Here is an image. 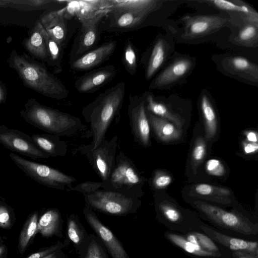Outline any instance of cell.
<instances>
[{"label": "cell", "instance_id": "1", "mask_svg": "<svg viewBox=\"0 0 258 258\" xmlns=\"http://www.w3.org/2000/svg\"><path fill=\"white\" fill-rule=\"evenodd\" d=\"M7 62L24 85L47 97L61 100L69 91L61 82L50 73L46 66L25 53L19 54L13 49Z\"/></svg>", "mask_w": 258, "mask_h": 258}, {"label": "cell", "instance_id": "2", "mask_svg": "<svg viewBox=\"0 0 258 258\" xmlns=\"http://www.w3.org/2000/svg\"><path fill=\"white\" fill-rule=\"evenodd\" d=\"M123 82L105 90L82 110V115L90 124L93 140L86 147L93 150L105 139V134L115 116L119 112L125 95Z\"/></svg>", "mask_w": 258, "mask_h": 258}, {"label": "cell", "instance_id": "3", "mask_svg": "<svg viewBox=\"0 0 258 258\" xmlns=\"http://www.w3.org/2000/svg\"><path fill=\"white\" fill-rule=\"evenodd\" d=\"M20 114L31 125L59 137L74 136L85 127L79 118L44 105L33 98L27 100Z\"/></svg>", "mask_w": 258, "mask_h": 258}, {"label": "cell", "instance_id": "4", "mask_svg": "<svg viewBox=\"0 0 258 258\" xmlns=\"http://www.w3.org/2000/svg\"><path fill=\"white\" fill-rule=\"evenodd\" d=\"M192 205L198 210L203 218L212 225L231 236L241 238H257L258 224L235 212H228L208 203L196 201Z\"/></svg>", "mask_w": 258, "mask_h": 258}, {"label": "cell", "instance_id": "5", "mask_svg": "<svg viewBox=\"0 0 258 258\" xmlns=\"http://www.w3.org/2000/svg\"><path fill=\"white\" fill-rule=\"evenodd\" d=\"M10 157L26 175L41 184L61 190H71L76 178L46 165L35 162L10 153Z\"/></svg>", "mask_w": 258, "mask_h": 258}, {"label": "cell", "instance_id": "6", "mask_svg": "<svg viewBox=\"0 0 258 258\" xmlns=\"http://www.w3.org/2000/svg\"><path fill=\"white\" fill-rule=\"evenodd\" d=\"M141 181L132 161L120 152L116 156L112 172L107 180L102 181V187L105 190L116 191L133 198V189Z\"/></svg>", "mask_w": 258, "mask_h": 258}, {"label": "cell", "instance_id": "7", "mask_svg": "<svg viewBox=\"0 0 258 258\" xmlns=\"http://www.w3.org/2000/svg\"><path fill=\"white\" fill-rule=\"evenodd\" d=\"M84 197L87 206L107 214L122 216L136 210L133 198L116 191L98 189Z\"/></svg>", "mask_w": 258, "mask_h": 258}, {"label": "cell", "instance_id": "8", "mask_svg": "<svg viewBox=\"0 0 258 258\" xmlns=\"http://www.w3.org/2000/svg\"><path fill=\"white\" fill-rule=\"evenodd\" d=\"M157 219L170 231L186 234L194 231H201L205 224L193 214L186 213L173 203L164 201L157 207Z\"/></svg>", "mask_w": 258, "mask_h": 258}, {"label": "cell", "instance_id": "9", "mask_svg": "<svg viewBox=\"0 0 258 258\" xmlns=\"http://www.w3.org/2000/svg\"><path fill=\"white\" fill-rule=\"evenodd\" d=\"M0 144L33 159H47L50 157L37 146L31 136L5 125H0Z\"/></svg>", "mask_w": 258, "mask_h": 258}, {"label": "cell", "instance_id": "10", "mask_svg": "<svg viewBox=\"0 0 258 258\" xmlns=\"http://www.w3.org/2000/svg\"><path fill=\"white\" fill-rule=\"evenodd\" d=\"M117 140V136H115L110 141L105 139L93 150L85 147L88 160L103 181L108 179L114 168Z\"/></svg>", "mask_w": 258, "mask_h": 258}, {"label": "cell", "instance_id": "11", "mask_svg": "<svg viewBox=\"0 0 258 258\" xmlns=\"http://www.w3.org/2000/svg\"><path fill=\"white\" fill-rule=\"evenodd\" d=\"M83 212L87 222L100 239L111 258H129L119 239L102 223L90 207L85 206Z\"/></svg>", "mask_w": 258, "mask_h": 258}, {"label": "cell", "instance_id": "12", "mask_svg": "<svg viewBox=\"0 0 258 258\" xmlns=\"http://www.w3.org/2000/svg\"><path fill=\"white\" fill-rule=\"evenodd\" d=\"M127 111L132 132L135 139L143 146H148L150 128L145 100L130 96Z\"/></svg>", "mask_w": 258, "mask_h": 258}, {"label": "cell", "instance_id": "13", "mask_svg": "<svg viewBox=\"0 0 258 258\" xmlns=\"http://www.w3.org/2000/svg\"><path fill=\"white\" fill-rule=\"evenodd\" d=\"M182 21L185 24L183 37L186 39H191L223 27L229 20L218 15H198L186 16Z\"/></svg>", "mask_w": 258, "mask_h": 258}, {"label": "cell", "instance_id": "14", "mask_svg": "<svg viewBox=\"0 0 258 258\" xmlns=\"http://www.w3.org/2000/svg\"><path fill=\"white\" fill-rule=\"evenodd\" d=\"M201 231L215 242L231 251H243L258 254L257 241L249 240L224 234L207 224L201 227Z\"/></svg>", "mask_w": 258, "mask_h": 258}, {"label": "cell", "instance_id": "15", "mask_svg": "<svg viewBox=\"0 0 258 258\" xmlns=\"http://www.w3.org/2000/svg\"><path fill=\"white\" fill-rule=\"evenodd\" d=\"M104 15V11H99L81 19L82 27L75 47V56H81L95 44L98 37L99 24Z\"/></svg>", "mask_w": 258, "mask_h": 258}, {"label": "cell", "instance_id": "16", "mask_svg": "<svg viewBox=\"0 0 258 258\" xmlns=\"http://www.w3.org/2000/svg\"><path fill=\"white\" fill-rule=\"evenodd\" d=\"M116 73L113 65L93 70L79 78L75 83V87L82 93L94 92L111 80Z\"/></svg>", "mask_w": 258, "mask_h": 258}, {"label": "cell", "instance_id": "17", "mask_svg": "<svg viewBox=\"0 0 258 258\" xmlns=\"http://www.w3.org/2000/svg\"><path fill=\"white\" fill-rule=\"evenodd\" d=\"M48 36V34L38 20L34 24L29 36L23 40L22 44L30 56L35 59L47 62Z\"/></svg>", "mask_w": 258, "mask_h": 258}, {"label": "cell", "instance_id": "18", "mask_svg": "<svg viewBox=\"0 0 258 258\" xmlns=\"http://www.w3.org/2000/svg\"><path fill=\"white\" fill-rule=\"evenodd\" d=\"M116 44L115 41H109L87 52L72 62L71 68L78 71H85L97 66L113 53Z\"/></svg>", "mask_w": 258, "mask_h": 258}, {"label": "cell", "instance_id": "19", "mask_svg": "<svg viewBox=\"0 0 258 258\" xmlns=\"http://www.w3.org/2000/svg\"><path fill=\"white\" fill-rule=\"evenodd\" d=\"M65 16L66 9L64 8L44 14L39 20L48 35L62 46L68 34Z\"/></svg>", "mask_w": 258, "mask_h": 258}, {"label": "cell", "instance_id": "20", "mask_svg": "<svg viewBox=\"0 0 258 258\" xmlns=\"http://www.w3.org/2000/svg\"><path fill=\"white\" fill-rule=\"evenodd\" d=\"M62 224L63 220L59 211L54 208L48 209L39 217L37 233H40L45 238L54 236L62 238Z\"/></svg>", "mask_w": 258, "mask_h": 258}, {"label": "cell", "instance_id": "21", "mask_svg": "<svg viewBox=\"0 0 258 258\" xmlns=\"http://www.w3.org/2000/svg\"><path fill=\"white\" fill-rule=\"evenodd\" d=\"M165 238L187 254L195 258H225L224 256L209 252L200 245L187 240L183 235L167 231Z\"/></svg>", "mask_w": 258, "mask_h": 258}, {"label": "cell", "instance_id": "22", "mask_svg": "<svg viewBox=\"0 0 258 258\" xmlns=\"http://www.w3.org/2000/svg\"><path fill=\"white\" fill-rule=\"evenodd\" d=\"M191 65V61L187 58L176 60L156 78L151 84V87L163 86L175 82L188 72Z\"/></svg>", "mask_w": 258, "mask_h": 258}, {"label": "cell", "instance_id": "23", "mask_svg": "<svg viewBox=\"0 0 258 258\" xmlns=\"http://www.w3.org/2000/svg\"><path fill=\"white\" fill-rule=\"evenodd\" d=\"M31 137L37 146L49 157L64 156L67 146L59 137L50 134H33Z\"/></svg>", "mask_w": 258, "mask_h": 258}, {"label": "cell", "instance_id": "24", "mask_svg": "<svg viewBox=\"0 0 258 258\" xmlns=\"http://www.w3.org/2000/svg\"><path fill=\"white\" fill-rule=\"evenodd\" d=\"M147 114L150 124L160 140L169 142L180 137L181 132L179 129L168 120L156 116L149 111L147 112Z\"/></svg>", "mask_w": 258, "mask_h": 258}, {"label": "cell", "instance_id": "25", "mask_svg": "<svg viewBox=\"0 0 258 258\" xmlns=\"http://www.w3.org/2000/svg\"><path fill=\"white\" fill-rule=\"evenodd\" d=\"M39 212L35 211L32 212L25 221L20 232L18 249L21 254H23L29 246L33 242V239L37 234V227Z\"/></svg>", "mask_w": 258, "mask_h": 258}, {"label": "cell", "instance_id": "26", "mask_svg": "<svg viewBox=\"0 0 258 258\" xmlns=\"http://www.w3.org/2000/svg\"><path fill=\"white\" fill-rule=\"evenodd\" d=\"M111 8L112 24L117 28H134L142 23L147 16L131 10Z\"/></svg>", "mask_w": 258, "mask_h": 258}, {"label": "cell", "instance_id": "27", "mask_svg": "<svg viewBox=\"0 0 258 258\" xmlns=\"http://www.w3.org/2000/svg\"><path fill=\"white\" fill-rule=\"evenodd\" d=\"M183 235L188 241L200 245L209 252L221 254L225 258H231V251L215 242L203 232L194 231Z\"/></svg>", "mask_w": 258, "mask_h": 258}, {"label": "cell", "instance_id": "28", "mask_svg": "<svg viewBox=\"0 0 258 258\" xmlns=\"http://www.w3.org/2000/svg\"><path fill=\"white\" fill-rule=\"evenodd\" d=\"M89 235L78 216L71 214L67 220V236L77 253L85 243Z\"/></svg>", "mask_w": 258, "mask_h": 258}, {"label": "cell", "instance_id": "29", "mask_svg": "<svg viewBox=\"0 0 258 258\" xmlns=\"http://www.w3.org/2000/svg\"><path fill=\"white\" fill-rule=\"evenodd\" d=\"M113 8L133 11L148 16L156 7L157 1L154 0H117L110 1Z\"/></svg>", "mask_w": 258, "mask_h": 258}, {"label": "cell", "instance_id": "30", "mask_svg": "<svg viewBox=\"0 0 258 258\" xmlns=\"http://www.w3.org/2000/svg\"><path fill=\"white\" fill-rule=\"evenodd\" d=\"M78 253L80 258H108L105 246L99 237L93 233L89 235Z\"/></svg>", "mask_w": 258, "mask_h": 258}, {"label": "cell", "instance_id": "31", "mask_svg": "<svg viewBox=\"0 0 258 258\" xmlns=\"http://www.w3.org/2000/svg\"><path fill=\"white\" fill-rule=\"evenodd\" d=\"M145 101L147 103L146 106L147 111L155 115L173 122L177 128L180 129L182 126V122L179 117L171 111L164 104L156 101L153 96L149 94L147 95Z\"/></svg>", "mask_w": 258, "mask_h": 258}, {"label": "cell", "instance_id": "32", "mask_svg": "<svg viewBox=\"0 0 258 258\" xmlns=\"http://www.w3.org/2000/svg\"><path fill=\"white\" fill-rule=\"evenodd\" d=\"M201 107L205 120L206 137L210 140L217 132V118L214 109L206 95L202 97Z\"/></svg>", "mask_w": 258, "mask_h": 258}, {"label": "cell", "instance_id": "33", "mask_svg": "<svg viewBox=\"0 0 258 258\" xmlns=\"http://www.w3.org/2000/svg\"><path fill=\"white\" fill-rule=\"evenodd\" d=\"M210 2L218 9L241 13L243 16H245L246 20H247L249 22L257 24V13L247 6L236 4L224 0H214L210 1Z\"/></svg>", "mask_w": 258, "mask_h": 258}, {"label": "cell", "instance_id": "34", "mask_svg": "<svg viewBox=\"0 0 258 258\" xmlns=\"http://www.w3.org/2000/svg\"><path fill=\"white\" fill-rule=\"evenodd\" d=\"M228 66L230 69L238 74L250 76L252 79H257V66L242 56H234L227 60Z\"/></svg>", "mask_w": 258, "mask_h": 258}, {"label": "cell", "instance_id": "35", "mask_svg": "<svg viewBox=\"0 0 258 258\" xmlns=\"http://www.w3.org/2000/svg\"><path fill=\"white\" fill-rule=\"evenodd\" d=\"M165 56L163 41L159 39L155 43L148 64L146 72L147 79H150L162 64Z\"/></svg>", "mask_w": 258, "mask_h": 258}, {"label": "cell", "instance_id": "36", "mask_svg": "<svg viewBox=\"0 0 258 258\" xmlns=\"http://www.w3.org/2000/svg\"><path fill=\"white\" fill-rule=\"evenodd\" d=\"M48 50L47 63L53 68L55 73L62 70L61 61L62 56V46L49 35L47 40Z\"/></svg>", "mask_w": 258, "mask_h": 258}, {"label": "cell", "instance_id": "37", "mask_svg": "<svg viewBox=\"0 0 258 258\" xmlns=\"http://www.w3.org/2000/svg\"><path fill=\"white\" fill-rule=\"evenodd\" d=\"M16 221V215L12 207L0 197V227L11 229Z\"/></svg>", "mask_w": 258, "mask_h": 258}, {"label": "cell", "instance_id": "38", "mask_svg": "<svg viewBox=\"0 0 258 258\" xmlns=\"http://www.w3.org/2000/svg\"><path fill=\"white\" fill-rule=\"evenodd\" d=\"M122 61L126 71L133 75L137 69V58L135 49L130 41H127L125 45Z\"/></svg>", "mask_w": 258, "mask_h": 258}, {"label": "cell", "instance_id": "39", "mask_svg": "<svg viewBox=\"0 0 258 258\" xmlns=\"http://www.w3.org/2000/svg\"><path fill=\"white\" fill-rule=\"evenodd\" d=\"M238 40L244 44H253L257 40V24L251 23L245 25L238 35Z\"/></svg>", "mask_w": 258, "mask_h": 258}, {"label": "cell", "instance_id": "40", "mask_svg": "<svg viewBox=\"0 0 258 258\" xmlns=\"http://www.w3.org/2000/svg\"><path fill=\"white\" fill-rule=\"evenodd\" d=\"M206 153V146L205 141L203 138L199 137L195 142L191 155V162L195 174L197 173V168L204 159Z\"/></svg>", "mask_w": 258, "mask_h": 258}, {"label": "cell", "instance_id": "41", "mask_svg": "<svg viewBox=\"0 0 258 258\" xmlns=\"http://www.w3.org/2000/svg\"><path fill=\"white\" fill-rule=\"evenodd\" d=\"M196 192L202 196H209L216 195L221 197H226L230 195V191L229 189L215 186H212L208 184H200L195 187Z\"/></svg>", "mask_w": 258, "mask_h": 258}, {"label": "cell", "instance_id": "42", "mask_svg": "<svg viewBox=\"0 0 258 258\" xmlns=\"http://www.w3.org/2000/svg\"><path fill=\"white\" fill-rule=\"evenodd\" d=\"M64 244L61 241H57L54 244L43 247L35 252H34L26 258H44L47 255L58 250L63 249Z\"/></svg>", "mask_w": 258, "mask_h": 258}, {"label": "cell", "instance_id": "43", "mask_svg": "<svg viewBox=\"0 0 258 258\" xmlns=\"http://www.w3.org/2000/svg\"><path fill=\"white\" fill-rule=\"evenodd\" d=\"M206 169L209 174L216 176H222L225 172L223 165L216 159H212L207 161Z\"/></svg>", "mask_w": 258, "mask_h": 258}, {"label": "cell", "instance_id": "44", "mask_svg": "<svg viewBox=\"0 0 258 258\" xmlns=\"http://www.w3.org/2000/svg\"><path fill=\"white\" fill-rule=\"evenodd\" d=\"M102 182L87 181L81 183L72 187L71 190H76L84 195L90 193L101 187Z\"/></svg>", "mask_w": 258, "mask_h": 258}, {"label": "cell", "instance_id": "45", "mask_svg": "<svg viewBox=\"0 0 258 258\" xmlns=\"http://www.w3.org/2000/svg\"><path fill=\"white\" fill-rule=\"evenodd\" d=\"M172 178L167 174L156 173L153 179V184L156 188H162L170 184Z\"/></svg>", "mask_w": 258, "mask_h": 258}, {"label": "cell", "instance_id": "46", "mask_svg": "<svg viewBox=\"0 0 258 258\" xmlns=\"http://www.w3.org/2000/svg\"><path fill=\"white\" fill-rule=\"evenodd\" d=\"M55 1L50 0H28V1H16V5L26 6L32 8L40 9L49 3Z\"/></svg>", "mask_w": 258, "mask_h": 258}, {"label": "cell", "instance_id": "47", "mask_svg": "<svg viewBox=\"0 0 258 258\" xmlns=\"http://www.w3.org/2000/svg\"><path fill=\"white\" fill-rule=\"evenodd\" d=\"M231 258H258V254L243 251H233Z\"/></svg>", "mask_w": 258, "mask_h": 258}, {"label": "cell", "instance_id": "48", "mask_svg": "<svg viewBox=\"0 0 258 258\" xmlns=\"http://www.w3.org/2000/svg\"><path fill=\"white\" fill-rule=\"evenodd\" d=\"M243 149L245 153H253L257 151L258 149V144L257 143L245 142L243 144Z\"/></svg>", "mask_w": 258, "mask_h": 258}, {"label": "cell", "instance_id": "49", "mask_svg": "<svg viewBox=\"0 0 258 258\" xmlns=\"http://www.w3.org/2000/svg\"><path fill=\"white\" fill-rule=\"evenodd\" d=\"M0 258H10L8 247L0 235Z\"/></svg>", "mask_w": 258, "mask_h": 258}, {"label": "cell", "instance_id": "50", "mask_svg": "<svg viewBox=\"0 0 258 258\" xmlns=\"http://www.w3.org/2000/svg\"><path fill=\"white\" fill-rule=\"evenodd\" d=\"M7 94V88L6 85L0 80V105L5 103Z\"/></svg>", "mask_w": 258, "mask_h": 258}, {"label": "cell", "instance_id": "51", "mask_svg": "<svg viewBox=\"0 0 258 258\" xmlns=\"http://www.w3.org/2000/svg\"><path fill=\"white\" fill-rule=\"evenodd\" d=\"M63 249L54 251L44 258H69L67 254L63 251Z\"/></svg>", "mask_w": 258, "mask_h": 258}, {"label": "cell", "instance_id": "52", "mask_svg": "<svg viewBox=\"0 0 258 258\" xmlns=\"http://www.w3.org/2000/svg\"><path fill=\"white\" fill-rule=\"evenodd\" d=\"M246 136L247 140L249 142L257 143V134L254 132H247L246 133Z\"/></svg>", "mask_w": 258, "mask_h": 258}, {"label": "cell", "instance_id": "53", "mask_svg": "<svg viewBox=\"0 0 258 258\" xmlns=\"http://www.w3.org/2000/svg\"><path fill=\"white\" fill-rule=\"evenodd\" d=\"M15 6V1L0 0V7H13Z\"/></svg>", "mask_w": 258, "mask_h": 258}]
</instances>
